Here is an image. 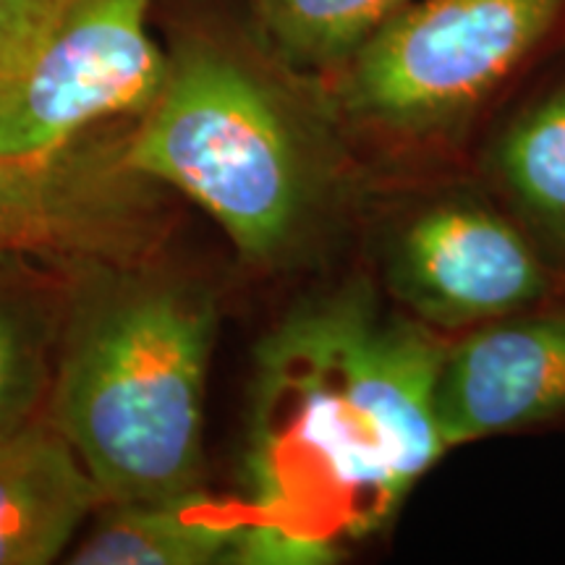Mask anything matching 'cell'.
Listing matches in <instances>:
<instances>
[{
	"instance_id": "1",
	"label": "cell",
	"mask_w": 565,
	"mask_h": 565,
	"mask_svg": "<svg viewBox=\"0 0 565 565\" xmlns=\"http://www.w3.org/2000/svg\"><path fill=\"white\" fill-rule=\"evenodd\" d=\"M448 335L364 278L299 301L254 353L233 563H333L383 534L448 454Z\"/></svg>"
},
{
	"instance_id": "2",
	"label": "cell",
	"mask_w": 565,
	"mask_h": 565,
	"mask_svg": "<svg viewBox=\"0 0 565 565\" xmlns=\"http://www.w3.org/2000/svg\"><path fill=\"white\" fill-rule=\"evenodd\" d=\"M349 145L324 79L278 58L249 21L175 42L126 162L200 204L246 265L273 270L335 210Z\"/></svg>"
},
{
	"instance_id": "3",
	"label": "cell",
	"mask_w": 565,
	"mask_h": 565,
	"mask_svg": "<svg viewBox=\"0 0 565 565\" xmlns=\"http://www.w3.org/2000/svg\"><path fill=\"white\" fill-rule=\"evenodd\" d=\"M207 288L137 265L89 278L63 335L51 422L108 503L202 490Z\"/></svg>"
},
{
	"instance_id": "4",
	"label": "cell",
	"mask_w": 565,
	"mask_h": 565,
	"mask_svg": "<svg viewBox=\"0 0 565 565\" xmlns=\"http://www.w3.org/2000/svg\"><path fill=\"white\" fill-rule=\"evenodd\" d=\"M565 51V0H414L328 76L353 145L387 166L463 152Z\"/></svg>"
},
{
	"instance_id": "5",
	"label": "cell",
	"mask_w": 565,
	"mask_h": 565,
	"mask_svg": "<svg viewBox=\"0 0 565 565\" xmlns=\"http://www.w3.org/2000/svg\"><path fill=\"white\" fill-rule=\"evenodd\" d=\"M383 291L448 335L553 301L557 275L519 217L479 194L450 192L387 231Z\"/></svg>"
},
{
	"instance_id": "6",
	"label": "cell",
	"mask_w": 565,
	"mask_h": 565,
	"mask_svg": "<svg viewBox=\"0 0 565 565\" xmlns=\"http://www.w3.org/2000/svg\"><path fill=\"white\" fill-rule=\"evenodd\" d=\"M150 9L152 0H68L30 66L0 87V152L61 150L150 108L168 74Z\"/></svg>"
},
{
	"instance_id": "7",
	"label": "cell",
	"mask_w": 565,
	"mask_h": 565,
	"mask_svg": "<svg viewBox=\"0 0 565 565\" xmlns=\"http://www.w3.org/2000/svg\"><path fill=\"white\" fill-rule=\"evenodd\" d=\"M150 183L126 162V137L84 134L53 152H0V265H137L158 231Z\"/></svg>"
},
{
	"instance_id": "8",
	"label": "cell",
	"mask_w": 565,
	"mask_h": 565,
	"mask_svg": "<svg viewBox=\"0 0 565 565\" xmlns=\"http://www.w3.org/2000/svg\"><path fill=\"white\" fill-rule=\"evenodd\" d=\"M437 419L450 450L565 422V307L547 301L448 338Z\"/></svg>"
},
{
	"instance_id": "9",
	"label": "cell",
	"mask_w": 565,
	"mask_h": 565,
	"mask_svg": "<svg viewBox=\"0 0 565 565\" xmlns=\"http://www.w3.org/2000/svg\"><path fill=\"white\" fill-rule=\"evenodd\" d=\"M100 487L53 422L0 437V565H45L66 550Z\"/></svg>"
},
{
	"instance_id": "10",
	"label": "cell",
	"mask_w": 565,
	"mask_h": 565,
	"mask_svg": "<svg viewBox=\"0 0 565 565\" xmlns=\"http://www.w3.org/2000/svg\"><path fill=\"white\" fill-rule=\"evenodd\" d=\"M490 173L536 242L565 252V51L494 118Z\"/></svg>"
},
{
	"instance_id": "11",
	"label": "cell",
	"mask_w": 565,
	"mask_h": 565,
	"mask_svg": "<svg viewBox=\"0 0 565 565\" xmlns=\"http://www.w3.org/2000/svg\"><path fill=\"white\" fill-rule=\"evenodd\" d=\"M242 532L238 500L194 490L162 500L110 503L68 563L202 565L231 561Z\"/></svg>"
},
{
	"instance_id": "12",
	"label": "cell",
	"mask_w": 565,
	"mask_h": 565,
	"mask_svg": "<svg viewBox=\"0 0 565 565\" xmlns=\"http://www.w3.org/2000/svg\"><path fill=\"white\" fill-rule=\"evenodd\" d=\"M267 47L303 74L328 79L414 0H242Z\"/></svg>"
},
{
	"instance_id": "13",
	"label": "cell",
	"mask_w": 565,
	"mask_h": 565,
	"mask_svg": "<svg viewBox=\"0 0 565 565\" xmlns=\"http://www.w3.org/2000/svg\"><path fill=\"white\" fill-rule=\"evenodd\" d=\"M47 345L51 330L38 303L0 278V437L38 419L34 412L51 383Z\"/></svg>"
},
{
	"instance_id": "14",
	"label": "cell",
	"mask_w": 565,
	"mask_h": 565,
	"mask_svg": "<svg viewBox=\"0 0 565 565\" xmlns=\"http://www.w3.org/2000/svg\"><path fill=\"white\" fill-rule=\"evenodd\" d=\"M68 0H0V87L30 66Z\"/></svg>"
}]
</instances>
